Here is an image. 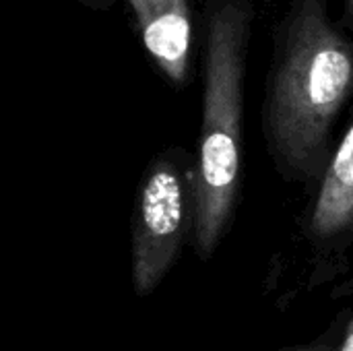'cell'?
I'll return each instance as SVG.
<instances>
[{
  "instance_id": "cell-6",
  "label": "cell",
  "mask_w": 353,
  "mask_h": 351,
  "mask_svg": "<svg viewBox=\"0 0 353 351\" xmlns=\"http://www.w3.org/2000/svg\"><path fill=\"white\" fill-rule=\"evenodd\" d=\"M74 2H79L91 10H110L116 4V0H74Z\"/></svg>"
},
{
  "instance_id": "cell-4",
  "label": "cell",
  "mask_w": 353,
  "mask_h": 351,
  "mask_svg": "<svg viewBox=\"0 0 353 351\" xmlns=\"http://www.w3.org/2000/svg\"><path fill=\"white\" fill-rule=\"evenodd\" d=\"M126 2L147 56L174 89H184L190 83L196 35L192 0Z\"/></svg>"
},
{
  "instance_id": "cell-3",
  "label": "cell",
  "mask_w": 353,
  "mask_h": 351,
  "mask_svg": "<svg viewBox=\"0 0 353 351\" xmlns=\"http://www.w3.org/2000/svg\"><path fill=\"white\" fill-rule=\"evenodd\" d=\"M196 207V155L170 147L145 168L132 209V283L149 296L192 240Z\"/></svg>"
},
{
  "instance_id": "cell-8",
  "label": "cell",
  "mask_w": 353,
  "mask_h": 351,
  "mask_svg": "<svg viewBox=\"0 0 353 351\" xmlns=\"http://www.w3.org/2000/svg\"><path fill=\"white\" fill-rule=\"evenodd\" d=\"M341 351H353V317L350 321V327H347V333L343 337V345H341Z\"/></svg>"
},
{
  "instance_id": "cell-2",
  "label": "cell",
  "mask_w": 353,
  "mask_h": 351,
  "mask_svg": "<svg viewBox=\"0 0 353 351\" xmlns=\"http://www.w3.org/2000/svg\"><path fill=\"white\" fill-rule=\"evenodd\" d=\"M254 0H207L203 8V112L196 141L192 248L211 259L225 238L242 186V132Z\"/></svg>"
},
{
  "instance_id": "cell-1",
  "label": "cell",
  "mask_w": 353,
  "mask_h": 351,
  "mask_svg": "<svg viewBox=\"0 0 353 351\" xmlns=\"http://www.w3.org/2000/svg\"><path fill=\"white\" fill-rule=\"evenodd\" d=\"M353 97V39L327 0H290L273 29L261 106L263 141L288 184L314 186Z\"/></svg>"
},
{
  "instance_id": "cell-7",
  "label": "cell",
  "mask_w": 353,
  "mask_h": 351,
  "mask_svg": "<svg viewBox=\"0 0 353 351\" xmlns=\"http://www.w3.org/2000/svg\"><path fill=\"white\" fill-rule=\"evenodd\" d=\"M347 29V33L353 39V0H343V21H341Z\"/></svg>"
},
{
  "instance_id": "cell-5",
  "label": "cell",
  "mask_w": 353,
  "mask_h": 351,
  "mask_svg": "<svg viewBox=\"0 0 353 351\" xmlns=\"http://www.w3.org/2000/svg\"><path fill=\"white\" fill-rule=\"evenodd\" d=\"M304 232L319 250H337L353 242V120L314 184Z\"/></svg>"
},
{
  "instance_id": "cell-9",
  "label": "cell",
  "mask_w": 353,
  "mask_h": 351,
  "mask_svg": "<svg viewBox=\"0 0 353 351\" xmlns=\"http://www.w3.org/2000/svg\"><path fill=\"white\" fill-rule=\"evenodd\" d=\"M294 351H323V350H314V348H308V350H294Z\"/></svg>"
}]
</instances>
